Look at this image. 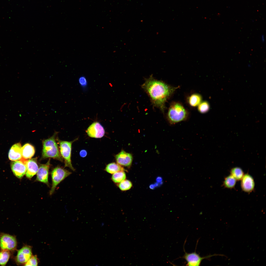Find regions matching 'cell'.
Here are the masks:
<instances>
[{
  "label": "cell",
  "instance_id": "obj_22",
  "mask_svg": "<svg viewBox=\"0 0 266 266\" xmlns=\"http://www.w3.org/2000/svg\"><path fill=\"white\" fill-rule=\"evenodd\" d=\"M236 181V179L230 174L225 178L223 184L224 186L227 188H232L234 187L235 185Z\"/></svg>",
  "mask_w": 266,
  "mask_h": 266
},
{
  "label": "cell",
  "instance_id": "obj_24",
  "mask_svg": "<svg viewBox=\"0 0 266 266\" xmlns=\"http://www.w3.org/2000/svg\"><path fill=\"white\" fill-rule=\"evenodd\" d=\"M198 106V111L201 113L207 112L210 107L209 103L206 101H202Z\"/></svg>",
  "mask_w": 266,
  "mask_h": 266
},
{
  "label": "cell",
  "instance_id": "obj_7",
  "mask_svg": "<svg viewBox=\"0 0 266 266\" xmlns=\"http://www.w3.org/2000/svg\"><path fill=\"white\" fill-rule=\"evenodd\" d=\"M31 246L25 245L18 250L15 258L17 264L18 265H24L33 255Z\"/></svg>",
  "mask_w": 266,
  "mask_h": 266
},
{
  "label": "cell",
  "instance_id": "obj_28",
  "mask_svg": "<svg viewBox=\"0 0 266 266\" xmlns=\"http://www.w3.org/2000/svg\"><path fill=\"white\" fill-rule=\"evenodd\" d=\"M261 39L262 42L263 43H264L265 42V39L264 35V34H262L261 36Z\"/></svg>",
  "mask_w": 266,
  "mask_h": 266
},
{
  "label": "cell",
  "instance_id": "obj_13",
  "mask_svg": "<svg viewBox=\"0 0 266 266\" xmlns=\"http://www.w3.org/2000/svg\"><path fill=\"white\" fill-rule=\"evenodd\" d=\"M26 163L27 167L26 176L28 178L31 179L36 174L38 169L37 158L27 160Z\"/></svg>",
  "mask_w": 266,
  "mask_h": 266
},
{
  "label": "cell",
  "instance_id": "obj_29",
  "mask_svg": "<svg viewBox=\"0 0 266 266\" xmlns=\"http://www.w3.org/2000/svg\"><path fill=\"white\" fill-rule=\"evenodd\" d=\"M104 224V222H102L101 224V227L103 226Z\"/></svg>",
  "mask_w": 266,
  "mask_h": 266
},
{
  "label": "cell",
  "instance_id": "obj_4",
  "mask_svg": "<svg viewBox=\"0 0 266 266\" xmlns=\"http://www.w3.org/2000/svg\"><path fill=\"white\" fill-rule=\"evenodd\" d=\"M76 140L68 141L58 140L59 145L60 154L64 160L65 166L70 168L73 171L75 169L72 166L71 160L72 145Z\"/></svg>",
  "mask_w": 266,
  "mask_h": 266
},
{
  "label": "cell",
  "instance_id": "obj_11",
  "mask_svg": "<svg viewBox=\"0 0 266 266\" xmlns=\"http://www.w3.org/2000/svg\"><path fill=\"white\" fill-rule=\"evenodd\" d=\"M50 166V159L45 164L40 165L37 172L36 180L49 186L48 175Z\"/></svg>",
  "mask_w": 266,
  "mask_h": 266
},
{
  "label": "cell",
  "instance_id": "obj_26",
  "mask_svg": "<svg viewBox=\"0 0 266 266\" xmlns=\"http://www.w3.org/2000/svg\"><path fill=\"white\" fill-rule=\"evenodd\" d=\"M79 82L81 86L83 88H85L87 86L88 83L86 77L83 76L80 77L79 79Z\"/></svg>",
  "mask_w": 266,
  "mask_h": 266
},
{
  "label": "cell",
  "instance_id": "obj_8",
  "mask_svg": "<svg viewBox=\"0 0 266 266\" xmlns=\"http://www.w3.org/2000/svg\"><path fill=\"white\" fill-rule=\"evenodd\" d=\"M26 160L22 158L20 160L11 163V166L12 171L14 175L18 178H21L26 173L27 169L26 163Z\"/></svg>",
  "mask_w": 266,
  "mask_h": 266
},
{
  "label": "cell",
  "instance_id": "obj_17",
  "mask_svg": "<svg viewBox=\"0 0 266 266\" xmlns=\"http://www.w3.org/2000/svg\"><path fill=\"white\" fill-rule=\"evenodd\" d=\"M124 168L115 162L108 164L105 169L106 172L111 174H113L120 171H124Z\"/></svg>",
  "mask_w": 266,
  "mask_h": 266
},
{
  "label": "cell",
  "instance_id": "obj_5",
  "mask_svg": "<svg viewBox=\"0 0 266 266\" xmlns=\"http://www.w3.org/2000/svg\"><path fill=\"white\" fill-rule=\"evenodd\" d=\"M71 173L69 171L59 166L53 170L51 173L52 185L50 192V195L53 193L56 186Z\"/></svg>",
  "mask_w": 266,
  "mask_h": 266
},
{
  "label": "cell",
  "instance_id": "obj_2",
  "mask_svg": "<svg viewBox=\"0 0 266 266\" xmlns=\"http://www.w3.org/2000/svg\"><path fill=\"white\" fill-rule=\"evenodd\" d=\"M56 133L50 138L43 141V149L42 158V159L51 158L61 161L63 159L59 150L56 141Z\"/></svg>",
  "mask_w": 266,
  "mask_h": 266
},
{
  "label": "cell",
  "instance_id": "obj_18",
  "mask_svg": "<svg viewBox=\"0 0 266 266\" xmlns=\"http://www.w3.org/2000/svg\"><path fill=\"white\" fill-rule=\"evenodd\" d=\"M202 97L201 95L197 93L192 94L188 99L189 104L193 107L198 106L202 101Z\"/></svg>",
  "mask_w": 266,
  "mask_h": 266
},
{
  "label": "cell",
  "instance_id": "obj_9",
  "mask_svg": "<svg viewBox=\"0 0 266 266\" xmlns=\"http://www.w3.org/2000/svg\"><path fill=\"white\" fill-rule=\"evenodd\" d=\"M184 250L185 253L182 258L186 261V265L187 266H199L203 259L208 258L210 256L201 257L196 252V251L194 252L188 253L185 252L184 249Z\"/></svg>",
  "mask_w": 266,
  "mask_h": 266
},
{
  "label": "cell",
  "instance_id": "obj_16",
  "mask_svg": "<svg viewBox=\"0 0 266 266\" xmlns=\"http://www.w3.org/2000/svg\"><path fill=\"white\" fill-rule=\"evenodd\" d=\"M21 150L22 158L25 160L31 159L35 153L34 147L28 143L25 144L22 147Z\"/></svg>",
  "mask_w": 266,
  "mask_h": 266
},
{
  "label": "cell",
  "instance_id": "obj_19",
  "mask_svg": "<svg viewBox=\"0 0 266 266\" xmlns=\"http://www.w3.org/2000/svg\"><path fill=\"white\" fill-rule=\"evenodd\" d=\"M10 251L6 250L0 251V266H5L8 262L10 256Z\"/></svg>",
  "mask_w": 266,
  "mask_h": 266
},
{
  "label": "cell",
  "instance_id": "obj_23",
  "mask_svg": "<svg viewBox=\"0 0 266 266\" xmlns=\"http://www.w3.org/2000/svg\"><path fill=\"white\" fill-rule=\"evenodd\" d=\"M118 187L122 191H125L130 189L132 187V184L130 181L125 180L118 184Z\"/></svg>",
  "mask_w": 266,
  "mask_h": 266
},
{
  "label": "cell",
  "instance_id": "obj_27",
  "mask_svg": "<svg viewBox=\"0 0 266 266\" xmlns=\"http://www.w3.org/2000/svg\"><path fill=\"white\" fill-rule=\"evenodd\" d=\"M80 154L82 157H84L87 155V152L85 150H82L80 151Z\"/></svg>",
  "mask_w": 266,
  "mask_h": 266
},
{
  "label": "cell",
  "instance_id": "obj_10",
  "mask_svg": "<svg viewBox=\"0 0 266 266\" xmlns=\"http://www.w3.org/2000/svg\"><path fill=\"white\" fill-rule=\"evenodd\" d=\"M88 135L90 137L100 138L104 135L105 132L104 128L99 122H93L86 131Z\"/></svg>",
  "mask_w": 266,
  "mask_h": 266
},
{
  "label": "cell",
  "instance_id": "obj_15",
  "mask_svg": "<svg viewBox=\"0 0 266 266\" xmlns=\"http://www.w3.org/2000/svg\"><path fill=\"white\" fill-rule=\"evenodd\" d=\"M21 148L20 143H16L12 147L8 153V157L10 160L15 161L22 159Z\"/></svg>",
  "mask_w": 266,
  "mask_h": 266
},
{
  "label": "cell",
  "instance_id": "obj_12",
  "mask_svg": "<svg viewBox=\"0 0 266 266\" xmlns=\"http://www.w3.org/2000/svg\"><path fill=\"white\" fill-rule=\"evenodd\" d=\"M117 164L121 166L129 167L131 166L133 161V157L131 154L122 150L115 156Z\"/></svg>",
  "mask_w": 266,
  "mask_h": 266
},
{
  "label": "cell",
  "instance_id": "obj_21",
  "mask_svg": "<svg viewBox=\"0 0 266 266\" xmlns=\"http://www.w3.org/2000/svg\"><path fill=\"white\" fill-rule=\"evenodd\" d=\"M230 173L231 175L237 181L241 180L244 175L242 170L238 167L232 168L230 170Z\"/></svg>",
  "mask_w": 266,
  "mask_h": 266
},
{
  "label": "cell",
  "instance_id": "obj_3",
  "mask_svg": "<svg viewBox=\"0 0 266 266\" xmlns=\"http://www.w3.org/2000/svg\"><path fill=\"white\" fill-rule=\"evenodd\" d=\"M188 116V113L184 107L177 102L174 103L170 105L167 114L168 120L171 125L185 120Z\"/></svg>",
  "mask_w": 266,
  "mask_h": 266
},
{
  "label": "cell",
  "instance_id": "obj_1",
  "mask_svg": "<svg viewBox=\"0 0 266 266\" xmlns=\"http://www.w3.org/2000/svg\"><path fill=\"white\" fill-rule=\"evenodd\" d=\"M142 87L150 97L153 106L163 112L165 109L166 100L175 89L152 76L146 79Z\"/></svg>",
  "mask_w": 266,
  "mask_h": 266
},
{
  "label": "cell",
  "instance_id": "obj_6",
  "mask_svg": "<svg viewBox=\"0 0 266 266\" xmlns=\"http://www.w3.org/2000/svg\"><path fill=\"white\" fill-rule=\"evenodd\" d=\"M17 241L15 236L8 234H0V248L1 250L12 251L17 249Z\"/></svg>",
  "mask_w": 266,
  "mask_h": 266
},
{
  "label": "cell",
  "instance_id": "obj_20",
  "mask_svg": "<svg viewBox=\"0 0 266 266\" xmlns=\"http://www.w3.org/2000/svg\"><path fill=\"white\" fill-rule=\"evenodd\" d=\"M126 174L124 171L116 172L113 174L111 179L113 182L115 183H119L126 178Z\"/></svg>",
  "mask_w": 266,
  "mask_h": 266
},
{
  "label": "cell",
  "instance_id": "obj_25",
  "mask_svg": "<svg viewBox=\"0 0 266 266\" xmlns=\"http://www.w3.org/2000/svg\"><path fill=\"white\" fill-rule=\"evenodd\" d=\"M39 262V259L37 256L33 255L24 266H37Z\"/></svg>",
  "mask_w": 266,
  "mask_h": 266
},
{
  "label": "cell",
  "instance_id": "obj_14",
  "mask_svg": "<svg viewBox=\"0 0 266 266\" xmlns=\"http://www.w3.org/2000/svg\"><path fill=\"white\" fill-rule=\"evenodd\" d=\"M241 185L242 190L247 192H250L254 189L255 183L253 177L248 174L244 175L241 180Z\"/></svg>",
  "mask_w": 266,
  "mask_h": 266
}]
</instances>
